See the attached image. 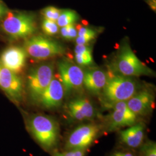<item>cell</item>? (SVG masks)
<instances>
[{
    "label": "cell",
    "mask_w": 156,
    "mask_h": 156,
    "mask_svg": "<svg viewBox=\"0 0 156 156\" xmlns=\"http://www.w3.org/2000/svg\"><path fill=\"white\" fill-rule=\"evenodd\" d=\"M42 29L45 34L50 36L55 35L59 31V27L56 22L45 18L42 23Z\"/></svg>",
    "instance_id": "obj_18"
},
{
    "label": "cell",
    "mask_w": 156,
    "mask_h": 156,
    "mask_svg": "<svg viewBox=\"0 0 156 156\" xmlns=\"http://www.w3.org/2000/svg\"><path fill=\"white\" fill-rule=\"evenodd\" d=\"M138 91L135 80L129 76L118 74L108 76L101 93L107 106L122 101H127Z\"/></svg>",
    "instance_id": "obj_2"
},
{
    "label": "cell",
    "mask_w": 156,
    "mask_h": 156,
    "mask_svg": "<svg viewBox=\"0 0 156 156\" xmlns=\"http://www.w3.org/2000/svg\"><path fill=\"white\" fill-rule=\"evenodd\" d=\"M62 11L61 9H59L55 6H50L46 7L42 11L41 13L45 19L56 22Z\"/></svg>",
    "instance_id": "obj_20"
},
{
    "label": "cell",
    "mask_w": 156,
    "mask_h": 156,
    "mask_svg": "<svg viewBox=\"0 0 156 156\" xmlns=\"http://www.w3.org/2000/svg\"><path fill=\"white\" fill-rule=\"evenodd\" d=\"M76 28H77V31H78V36H83V35H88V34H97L96 31L94 30L89 28V27L80 26L79 27Z\"/></svg>",
    "instance_id": "obj_25"
},
{
    "label": "cell",
    "mask_w": 156,
    "mask_h": 156,
    "mask_svg": "<svg viewBox=\"0 0 156 156\" xmlns=\"http://www.w3.org/2000/svg\"><path fill=\"white\" fill-rule=\"evenodd\" d=\"M144 137L145 126L143 123L135 124L120 133L122 142L131 148H137L140 146L144 142Z\"/></svg>",
    "instance_id": "obj_16"
},
{
    "label": "cell",
    "mask_w": 156,
    "mask_h": 156,
    "mask_svg": "<svg viewBox=\"0 0 156 156\" xmlns=\"http://www.w3.org/2000/svg\"><path fill=\"white\" fill-rule=\"evenodd\" d=\"M113 68L119 74L129 77L151 75L153 73L136 56L127 42L120 48L113 63Z\"/></svg>",
    "instance_id": "obj_3"
},
{
    "label": "cell",
    "mask_w": 156,
    "mask_h": 156,
    "mask_svg": "<svg viewBox=\"0 0 156 156\" xmlns=\"http://www.w3.org/2000/svg\"><path fill=\"white\" fill-rule=\"evenodd\" d=\"M64 95V89L61 81L53 77L37 102L44 108L55 109L61 105Z\"/></svg>",
    "instance_id": "obj_11"
},
{
    "label": "cell",
    "mask_w": 156,
    "mask_h": 156,
    "mask_svg": "<svg viewBox=\"0 0 156 156\" xmlns=\"http://www.w3.org/2000/svg\"><path fill=\"white\" fill-rule=\"evenodd\" d=\"M110 156H135L134 154L128 151H117L113 153Z\"/></svg>",
    "instance_id": "obj_27"
},
{
    "label": "cell",
    "mask_w": 156,
    "mask_h": 156,
    "mask_svg": "<svg viewBox=\"0 0 156 156\" xmlns=\"http://www.w3.org/2000/svg\"><path fill=\"white\" fill-rule=\"evenodd\" d=\"M24 49L27 55L37 60H46L62 56L66 52L60 43L42 36H34L26 41Z\"/></svg>",
    "instance_id": "obj_5"
},
{
    "label": "cell",
    "mask_w": 156,
    "mask_h": 156,
    "mask_svg": "<svg viewBox=\"0 0 156 156\" xmlns=\"http://www.w3.org/2000/svg\"><path fill=\"white\" fill-rule=\"evenodd\" d=\"M59 79L64 87L65 94L82 89L83 86L84 72L81 67L68 60L58 62Z\"/></svg>",
    "instance_id": "obj_8"
},
{
    "label": "cell",
    "mask_w": 156,
    "mask_h": 156,
    "mask_svg": "<svg viewBox=\"0 0 156 156\" xmlns=\"http://www.w3.org/2000/svg\"><path fill=\"white\" fill-rule=\"evenodd\" d=\"M108 78L104 71L92 69L84 73L83 86L91 93L100 94L105 87Z\"/></svg>",
    "instance_id": "obj_15"
},
{
    "label": "cell",
    "mask_w": 156,
    "mask_h": 156,
    "mask_svg": "<svg viewBox=\"0 0 156 156\" xmlns=\"http://www.w3.org/2000/svg\"><path fill=\"white\" fill-rule=\"evenodd\" d=\"M27 55L24 48L12 46L3 51L1 60L4 67L17 74L22 72L25 67Z\"/></svg>",
    "instance_id": "obj_13"
},
{
    "label": "cell",
    "mask_w": 156,
    "mask_h": 156,
    "mask_svg": "<svg viewBox=\"0 0 156 156\" xmlns=\"http://www.w3.org/2000/svg\"><path fill=\"white\" fill-rule=\"evenodd\" d=\"M144 156H156V144L154 142H147L142 147Z\"/></svg>",
    "instance_id": "obj_22"
},
{
    "label": "cell",
    "mask_w": 156,
    "mask_h": 156,
    "mask_svg": "<svg viewBox=\"0 0 156 156\" xmlns=\"http://www.w3.org/2000/svg\"><path fill=\"white\" fill-rule=\"evenodd\" d=\"M54 67L51 64H44L34 68L28 76L27 86L31 98L38 101L40 96L53 78Z\"/></svg>",
    "instance_id": "obj_7"
},
{
    "label": "cell",
    "mask_w": 156,
    "mask_h": 156,
    "mask_svg": "<svg viewBox=\"0 0 156 156\" xmlns=\"http://www.w3.org/2000/svg\"><path fill=\"white\" fill-rule=\"evenodd\" d=\"M126 102L128 108L137 116L149 114L155 105L154 97L147 90L138 91Z\"/></svg>",
    "instance_id": "obj_12"
},
{
    "label": "cell",
    "mask_w": 156,
    "mask_h": 156,
    "mask_svg": "<svg viewBox=\"0 0 156 156\" xmlns=\"http://www.w3.org/2000/svg\"><path fill=\"white\" fill-rule=\"evenodd\" d=\"M101 127L93 123L83 124L75 128L68 136L65 149L84 150L94 142L100 133Z\"/></svg>",
    "instance_id": "obj_6"
},
{
    "label": "cell",
    "mask_w": 156,
    "mask_h": 156,
    "mask_svg": "<svg viewBox=\"0 0 156 156\" xmlns=\"http://www.w3.org/2000/svg\"><path fill=\"white\" fill-rule=\"evenodd\" d=\"M97 36V34H88L83 36H78L76 38V43L78 45H87L90 42L94 40Z\"/></svg>",
    "instance_id": "obj_23"
},
{
    "label": "cell",
    "mask_w": 156,
    "mask_h": 156,
    "mask_svg": "<svg viewBox=\"0 0 156 156\" xmlns=\"http://www.w3.org/2000/svg\"><path fill=\"white\" fill-rule=\"evenodd\" d=\"M1 67H0V71H1Z\"/></svg>",
    "instance_id": "obj_29"
},
{
    "label": "cell",
    "mask_w": 156,
    "mask_h": 156,
    "mask_svg": "<svg viewBox=\"0 0 156 156\" xmlns=\"http://www.w3.org/2000/svg\"><path fill=\"white\" fill-rule=\"evenodd\" d=\"M79 18L78 13L74 11L71 9L62 10L56 23L59 27H63L75 24V23L78 22Z\"/></svg>",
    "instance_id": "obj_17"
},
{
    "label": "cell",
    "mask_w": 156,
    "mask_h": 156,
    "mask_svg": "<svg viewBox=\"0 0 156 156\" xmlns=\"http://www.w3.org/2000/svg\"><path fill=\"white\" fill-rule=\"evenodd\" d=\"M113 109L109 117V129L129 127L136 124L137 116L128 108L126 101L119 102L110 106Z\"/></svg>",
    "instance_id": "obj_9"
},
{
    "label": "cell",
    "mask_w": 156,
    "mask_h": 156,
    "mask_svg": "<svg viewBox=\"0 0 156 156\" xmlns=\"http://www.w3.org/2000/svg\"><path fill=\"white\" fill-rule=\"evenodd\" d=\"M84 150H69L63 153H56L54 156H84Z\"/></svg>",
    "instance_id": "obj_24"
},
{
    "label": "cell",
    "mask_w": 156,
    "mask_h": 156,
    "mask_svg": "<svg viewBox=\"0 0 156 156\" xmlns=\"http://www.w3.org/2000/svg\"><path fill=\"white\" fill-rule=\"evenodd\" d=\"M75 60L79 66H90L94 63L92 51H87L80 54H75Z\"/></svg>",
    "instance_id": "obj_19"
},
{
    "label": "cell",
    "mask_w": 156,
    "mask_h": 156,
    "mask_svg": "<svg viewBox=\"0 0 156 156\" xmlns=\"http://www.w3.org/2000/svg\"><path fill=\"white\" fill-rule=\"evenodd\" d=\"M87 51H92L91 48L87 45H78L75 46L74 52L75 54H80Z\"/></svg>",
    "instance_id": "obj_26"
},
{
    "label": "cell",
    "mask_w": 156,
    "mask_h": 156,
    "mask_svg": "<svg viewBox=\"0 0 156 156\" xmlns=\"http://www.w3.org/2000/svg\"><path fill=\"white\" fill-rule=\"evenodd\" d=\"M60 33L62 37L67 40L76 39L78 36L77 28L75 27L74 24L61 27Z\"/></svg>",
    "instance_id": "obj_21"
},
{
    "label": "cell",
    "mask_w": 156,
    "mask_h": 156,
    "mask_svg": "<svg viewBox=\"0 0 156 156\" xmlns=\"http://www.w3.org/2000/svg\"><path fill=\"white\" fill-rule=\"evenodd\" d=\"M69 115L77 121L89 120L94 117L95 111L93 104L85 98H78L68 104Z\"/></svg>",
    "instance_id": "obj_14"
},
{
    "label": "cell",
    "mask_w": 156,
    "mask_h": 156,
    "mask_svg": "<svg viewBox=\"0 0 156 156\" xmlns=\"http://www.w3.org/2000/svg\"><path fill=\"white\" fill-rule=\"evenodd\" d=\"M8 12V9L5 5L0 1V19L5 16Z\"/></svg>",
    "instance_id": "obj_28"
},
{
    "label": "cell",
    "mask_w": 156,
    "mask_h": 156,
    "mask_svg": "<svg viewBox=\"0 0 156 156\" xmlns=\"http://www.w3.org/2000/svg\"><path fill=\"white\" fill-rule=\"evenodd\" d=\"M36 26L35 16L24 12H8L2 23L4 31L16 39L30 37L36 31Z\"/></svg>",
    "instance_id": "obj_4"
},
{
    "label": "cell",
    "mask_w": 156,
    "mask_h": 156,
    "mask_svg": "<svg viewBox=\"0 0 156 156\" xmlns=\"http://www.w3.org/2000/svg\"><path fill=\"white\" fill-rule=\"evenodd\" d=\"M28 128L35 139L46 150L54 148L59 140L58 124L53 117L35 115L28 120Z\"/></svg>",
    "instance_id": "obj_1"
},
{
    "label": "cell",
    "mask_w": 156,
    "mask_h": 156,
    "mask_svg": "<svg viewBox=\"0 0 156 156\" xmlns=\"http://www.w3.org/2000/svg\"><path fill=\"white\" fill-rule=\"evenodd\" d=\"M0 87L12 100L16 102L22 100L23 86L21 79L5 67L1 68L0 71Z\"/></svg>",
    "instance_id": "obj_10"
}]
</instances>
